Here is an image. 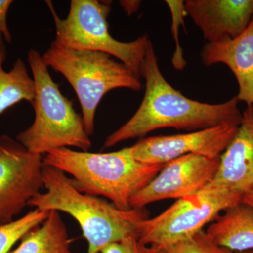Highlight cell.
<instances>
[{
  "mask_svg": "<svg viewBox=\"0 0 253 253\" xmlns=\"http://www.w3.org/2000/svg\"><path fill=\"white\" fill-rule=\"evenodd\" d=\"M28 61L36 85L32 105L36 116L33 124L20 132L16 140L30 152L41 156L61 148L89 151L92 143L83 117L60 91L42 56L32 49L28 53Z\"/></svg>",
  "mask_w": 253,
  "mask_h": 253,
  "instance_id": "4",
  "label": "cell"
},
{
  "mask_svg": "<svg viewBox=\"0 0 253 253\" xmlns=\"http://www.w3.org/2000/svg\"><path fill=\"white\" fill-rule=\"evenodd\" d=\"M13 2L12 0H0V34L2 35L7 43L12 42V35L8 26L7 15Z\"/></svg>",
  "mask_w": 253,
  "mask_h": 253,
  "instance_id": "21",
  "label": "cell"
},
{
  "mask_svg": "<svg viewBox=\"0 0 253 253\" xmlns=\"http://www.w3.org/2000/svg\"><path fill=\"white\" fill-rule=\"evenodd\" d=\"M46 2L54 19L56 44L68 49L109 54L141 78L149 36L145 34L129 42L115 39L110 33L108 23L111 3L97 0H72L67 17L61 18L51 1Z\"/></svg>",
  "mask_w": 253,
  "mask_h": 253,
  "instance_id": "6",
  "label": "cell"
},
{
  "mask_svg": "<svg viewBox=\"0 0 253 253\" xmlns=\"http://www.w3.org/2000/svg\"><path fill=\"white\" fill-rule=\"evenodd\" d=\"M42 159L11 136H0V226L15 220L41 194Z\"/></svg>",
  "mask_w": 253,
  "mask_h": 253,
  "instance_id": "8",
  "label": "cell"
},
{
  "mask_svg": "<svg viewBox=\"0 0 253 253\" xmlns=\"http://www.w3.org/2000/svg\"><path fill=\"white\" fill-rule=\"evenodd\" d=\"M163 250L165 253H235L214 243L204 231Z\"/></svg>",
  "mask_w": 253,
  "mask_h": 253,
  "instance_id": "18",
  "label": "cell"
},
{
  "mask_svg": "<svg viewBox=\"0 0 253 253\" xmlns=\"http://www.w3.org/2000/svg\"><path fill=\"white\" fill-rule=\"evenodd\" d=\"M220 156L209 158L189 154L173 160L144 189L133 196L131 208H144L152 203L180 199L198 194L214 179Z\"/></svg>",
  "mask_w": 253,
  "mask_h": 253,
  "instance_id": "10",
  "label": "cell"
},
{
  "mask_svg": "<svg viewBox=\"0 0 253 253\" xmlns=\"http://www.w3.org/2000/svg\"><path fill=\"white\" fill-rule=\"evenodd\" d=\"M166 2L172 14V32L176 42V49L172 57V64L176 70L181 71L185 68L186 62L183 57L182 50L178 41V31L179 25L182 24L184 16L187 15L185 9V1L167 0Z\"/></svg>",
  "mask_w": 253,
  "mask_h": 253,
  "instance_id": "19",
  "label": "cell"
},
{
  "mask_svg": "<svg viewBox=\"0 0 253 253\" xmlns=\"http://www.w3.org/2000/svg\"><path fill=\"white\" fill-rule=\"evenodd\" d=\"M141 1H134V0H124L120 1V4L122 6L123 10L127 14L128 16H131L139 10L140 7Z\"/></svg>",
  "mask_w": 253,
  "mask_h": 253,
  "instance_id": "22",
  "label": "cell"
},
{
  "mask_svg": "<svg viewBox=\"0 0 253 253\" xmlns=\"http://www.w3.org/2000/svg\"><path fill=\"white\" fill-rule=\"evenodd\" d=\"M201 59L207 67L217 63L227 66L237 81L239 102L253 106V18L246 31L234 39L206 43Z\"/></svg>",
  "mask_w": 253,
  "mask_h": 253,
  "instance_id": "13",
  "label": "cell"
},
{
  "mask_svg": "<svg viewBox=\"0 0 253 253\" xmlns=\"http://www.w3.org/2000/svg\"><path fill=\"white\" fill-rule=\"evenodd\" d=\"M42 162L72 176L75 186L81 192L107 198L122 211L131 209L133 196L147 186L165 166L139 162L128 154L126 148L110 153L61 148L48 152Z\"/></svg>",
  "mask_w": 253,
  "mask_h": 253,
  "instance_id": "3",
  "label": "cell"
},
{
  "mask_svg": "<svg viewBox=\"0 0 253 253\" xmlns=\"http://www.w3.org/2000/svg\"><path fill=\"white\" fill-rule=\"evenodd\" d=\"M186 14L208 43L234 39L253 18V0H187Z\"/></svg>",
  "mask_w": 253,
  "mask_h": 253,
  "instance_id": "11",
  "label": "cell"
},
{
  "mask_svg": "<svg viewBox=\"0 0 253 253\" xmlns=\"http://www.w3.org/2000/svg\"><path fill=\"white\" fill-rule=\"evenodd\" d=\"M42 59L48 67L61 73L72 86L89 136L94 134L96 109L105 95L116 89H142L139 76L105 53L68 49L53 41Z\"/></svg>",
  "mask_w": 253,
  "mask_h": 253,
  "instance_id": "5",
  "label": "cell"
},
{
  "mask_svg": "<svg viewBox=\"0 0 253 253\" xmlns=\"http://www.w3.org/2000/svg\"><path fill=\"white\" fill-rule=\"evenodd\" d=\"M5 42L4 37L0 34V115L21 101L33 105L36 97L34 80L22 59H18L11 70L5 71L7 54Z\"/></svg>",
  "mask_w": 253,
  "mask_h": 253,
  "instance_id": "15",
  "label": "cell"
},
{
  "mask_svg": "<svg viewBox=\"0 0 253 253\" xmlns=\"http://www.w3.org/2000/svg\"><path fill=\"white\" fill-rule=\"evenodd\" d=\"M206 233L233 252L253 250V208L241 201L211 223Z\"/></svg>",
  "mask_w": 253,
  "mask_h": 253,
  "instance_id": "14",
  "label": "cell"
},
{
  "mask_svg": "<svg viewBox=\"0 0 253 253\" xmlns=\"http://www.w3.org/2000/svg\"><path fill=\"white\" fill-rule=\"evenodd\" d=\"M21 240L9 253H72L67 228L57 211H49L45 220Z\"/></svg>",
  "mask_w": 253,
  "mask_h": 253,
  "instance_id": "16",
  "label": "cell"
},
{
  "mask_svg": "<svg viewBox=\"0 0 253 253\" xmlns=\"http://www.w3.org/2000/svg\"><path fill=\"white\" fill-rule=\"evenodd\" d=\"M141 78L145 80V93L140 106L129 121L106 138L104 148L163 128L194 131L222 125L239 126L242 121L236 96L221 104H211L189 99L174 89L161 73L151 41Z\"/></svg>",
  "mask_w": 253,
  "mask_h": 253,
  "instance_id": "1",
  "label": "cell"
},
{
  "mask_svg": "<svg viewBox=\"0 0 253 253\" xmlns=\"http://www.w3.org/2000/svg\"><path fill=\"white\" fill-rule=\"evenodd\" d=\"M208 187L244 196L253 186V106H247L235 136L220 156L217 174Z\"/></svg>",
  "mask_w": 253,
  "mask_h": 253,
  "instance_id": "12",
  "label": "cell"
},
{
  "mask_svg": "<svg viewBox=\"0 0 253 253\" xmlns=\"http://www.w3.org/2000/svg\"><path fill=\"white\" fill-rule=\"evenodd\" d=\"M238 126L222 125L184 134L151 136L126 150L136 161L149 165H166L189 154L217 158L230 144Z\"/></svg>",
  "mask_w": 253,
  "mask_h": 253,
  "instance_id": "9",
  "label": "cell"
},
{
  "mask_svg": "<svg viewBox=\"0 0 253 253\" xmlns=\"http://www.w3.org/2000/svg\"><path fill=\"white\" fill-rule=\"evenodd\" d=\"M235 253H253V250H249V251H241V252H236Z\"/></svg>",
  "mask_w": 253,
  "mask_h": 253,
  "instance_id": "24",
  "label": "cell"
},
{
  "mask_svg": "<svg viewBox=\"0 0 253 253\" xmlns=\"http://www.w3.org/2000/svg\"><path fill=\"white\" fill-rule=\"evenodd\" d=\"M241 201L253 208V186L243 196Z\"/></svg>",
  "mask_w": 253,
  "mask_h": 253,
  "instance_id": "23",
  "label": "cell"
},
{
  "mask_svg": "<svg viewBox=\"0 0 253 253\" xmlns=\"http://www.w3.org/2000/svg\"><path fill=\"white\" fill-rule=\"evenodd\" d=\"M48 214L35 208L22 217L0 226V253H9L17 241L45 220Z\"/></svg>",
  "mask_w": 253,
  "mask_h": 253,
  "instance_id": "17",
  "label": "cell"
},
{
  "mask_svg": "<svg viewBox=\"0 0 253 253\" xmlns=\"http://www.w3.org/2000/svg\"><path fill=\"white\" fill-rule=\"evenodd\" d=\"M241 200L242 196L234 193L206 186L198 194L178 199L156 217L141 221L138 240L161 249L186 241Z\"/></svg>",
  "mask_w": 253,
  "mask_h": 253,
  "instance_id": "7",
  "label": "cell"
},
{
  "mask_svg": "<svg viewBox=\"0 0 253 253\" xmlns=\"http://www.w3.org/2000/svg\"><path fill=\"white\" fill-rule=\"evenodd\" d=\"M42 178L45 192L35 196L28 206L74 218L87 241V253H101L108 245L126 238L138 239V224L149 218L143 208L122 211L106 200L81 192L58 168L43 165Z\"/></svg>",
  "mask_w": 253,
  "mask_h": 253,
  "instance_id": "2",
  "label": "cell"
},
{
  "mask_svg": "<svg viewBox=\"0 0 253 253\" xmlns=\"http://www.w3.org/2000/svg\"><path fill=\"white\" fill-rule=\"evenodd\" d=\"M101 253H165L164 250L154 245L141 244L136 238H126L106 246Z\"/></svg>",
  "mask_w": 253,
  "mask_h": 253,
  "instance_id": "20",
  "label": "cell"
}]
</instances>
